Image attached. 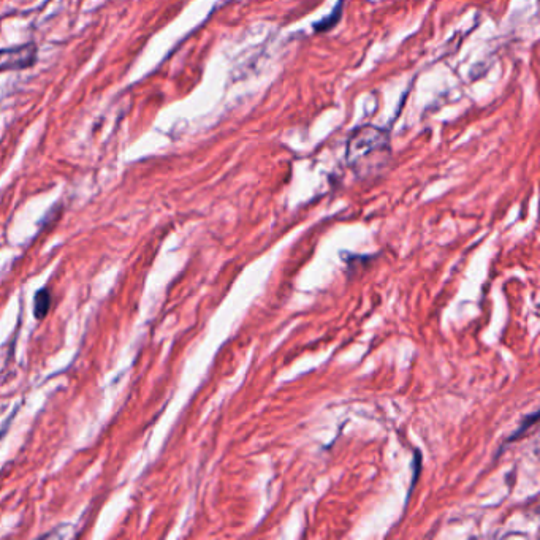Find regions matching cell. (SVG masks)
<instances>
[{
  "mask_svg": "<svg viewBox=\"0 0 540 540\" xmlns=\"http://www.w3.org/2000/svg\"><path fill=\"white\" fill-rule=\"evenodd\" d=\"M388 148V134L377 127H358L347 141V162L352 167L366 164L374 156L385 153Z\"/></svg>",
  "mask_w": 540,
  "mask_h": 540,
  "instance_id": "1",
  "label": "cell"
},
{
  "mask_svg": "<svg viewBox=\"0 0 540 540\" xmlns=\"http://www.w3.org/2000/svg\"><path fill=\"white\" fill-rule=\"evenodd\" d=\"M51 306V297L48 290H40L37 295H35L34 311L35 317L37 319H43V317L48 314Z\"/></svg>",
  "mask_w": 540,
  "mask_h": 540,
  "instance_id": "3",
  "label": "cell"
},
{
  "mask_svg": "<svg viewBox=\"0 0 540 540\" xmlns=\"http://www.w3.org/2000/svg\"><path fill=\"white\" fill-rule=\"evenodd\" d=\"M37 62V46L34 43L0 50V73L31 69Z\"/></svg>",
  "mask_w": 540,
  "mask_h": 540,
  "instance_id": "2",
  "label": "cell"
}]
</instances>
